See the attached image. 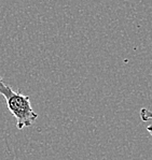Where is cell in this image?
I'll list each match as a JSON object with an SVG mask.
<instances>
[{"label": "cell", "mask_w": 152, "mask_h": 160, "mask_svg": "<svg viewBox=\"0 0 152 160\" xmlns=\"http://www.w3.org/2000/svg\"><path fill=\"white\" fill-rule=\"evenodd\" d=\"M0 95L4 97L10 112L16 119L18 129L22 130L29 127L36 122L37 113L33 110L30 104V98L23 95L21 92H15L2 80L0 76Z\"/></svg>", "instance_id": "obj_1"}, {"label": "cell", "mask_w": 152, "mask_h": 160, "mask_svg": "<svg viewBox=\"0 0 152 160\" xmlns=\"http://www.w3.org/2000/svg\"><path fill=\"white\" fill-rule=\"evenodd\" d=\"M147 130H148V131L150 132L151 135H152V126H148V127H147Z\"/></svg>", "instance_id": "obj_3"}, {"label": "cell", "mask_w": 152, "mask_h": 160, "mask_svg": "<svg viewBox=\"0 0 152 160\" xmlns=\"http://www.w3.org/2000/svg\"><path fill=\"white\" fill-rule=\"evenodd\" d=\"M140 117H141V120H144V122L152 119V112L150 110L144 108V109L140 110Z\"/></svg>", "instance_id": "obj_2"}]
</instances>
